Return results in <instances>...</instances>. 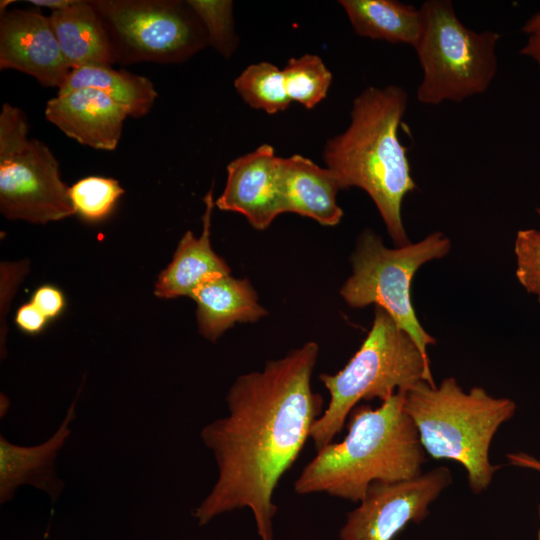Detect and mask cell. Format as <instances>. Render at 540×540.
<instances>
[{
  "label": "cell",
  "mask_w": 540,
  "mask_h": 540,
  "mask_svg": "<svg viewBox=\"0 0 540 540\" xmlns=\"http://www.w3.org/2000/svg\"><path fill=\"white\" fill-rule=\"evenodd\" d=\"M28 2L38 7H48L52 11H57L69 7L76 0H29Z\"/></svg>",
  "instance_id": "cell-30"
},
{
  "label": "cell",
  "mask_w": 540,
  "mask_h": 540,
  "mask_svg": "<svg viewBox=\"0 0 540 540\" xmlns=\"http://www.w3.org/2000/svg\"><path fill=\"white\" fill-rule=\"evenodd\" d=\"M452 483V474L439 466L409 480L373 482L359 506L347 513L340 540H394L411 522L420 523L429 506Z\"/></svg>",
  "instance_id": "cell-10"
},
{
  "label": "cell",
  "mask_w": 540,
  "mask_h": 540,
  "mask_svg": "<svg viewBox=\"0 0 540 540\" xmlns=\"http://www.w3.org/2000/svg\"><path fill=\"white\" fill-rule=\"evenodd\" d=\"M234 87L246 104L268 114L284 111L291 103L282 69L267 61L247 66L235 78Z\"/></svg>",
  "instance_id": "cell-21"
},
{
  "label": "cell",
  "mask_w": 540,
  "mask_h": 540,
  "mask_svg": "<svg viewBox=\"0 0 540 540\" xmlns=\"http://www.w3.org/2000/svg\"><path fill=\"white\" fill-rule=\"evenodd\" d=\"M516 277L523 288L540 303V230H519L516 235Z\"/></svg>",
  "instance_id": "cell-25"
},
{
  "label": "cell",
  "mask_w": 540,
  "mask_h": 540,
  "mask_svg": "<svg viewBox=\"0 0 540 540\" xmlns=\"http://www.w3.org/2000/svg\"><path fill=\"white\" fill-rule=\"evenodd\" d=\"M200 19L211 45L224 58H230L237 49L233 2L230 0H187Z\"/></svg>",
  "instance_id": "cell-24"
},
{
  "label": "cell",
  "mask_w": 540,
  "mask_h": 540,
  "mask_svg": "<svg viewBox=\"0 0 540 540\" xmlns=\"http://www.w3.org/2000/svg\"><path fill=\"white\" fill-rule=\"evenodd\" d=\"M403 394L404 409L426 454L463 466L474 494L486 490L501 467L490 462L491 442L501 425L514 416L516 403L478 386L464 391L453 377L438 386L422 380Z\"/></svg>",
  "instance_id": "cell-4"
},
{
  "label": "cell",
  "mask_w": 540,
  "mask_h": 540,
  "mask_svg": "<svg viewBox=\"0 0 540 540\" xmlns=\"http://www.w3.org/2000/svg\"><path fill=\"white\" fill-rule=\"evenodd\" d=\"M407 104L401 86L367 87L353 100L347 129L327 140L323 150L326 167L342 190L357 187L369 195L397 247L411 243L401 206L417 188L398 135Z\"/></svg>",
  "instance_id": "cell-2"
},
{
  "label": "cell",
  "mask_w": 540,
  "mask_h": 540,
  "mask_svg": "<svg viewBox=\"0 0 540 540\" xmlns=\"http://www.w3.org/2000/svg\"><path fill=\"white\" fill-rule=\"evenodd\" d=\"M81 88L104 92L133 118L148 114L157 98V91L150 79L111 66L89 65L71 70L57 95Z\"/></svg>",
  "instance_id": "cell-20"
},
{
  "label": "cell",
  "mask_w": 540,
  "mask_h": 540,
  "mask_svg": "<svg viewBox=\"0 0 540 540\" xmlns=\"http://www.w3.org/2000/svg\"><path fill=\"white\" fill-rule=\"evenodd\" d=\"M451 242L434 232L415 244L387 248L379 235L366 229L351 255L352 274L340 288V296L352 308L375 304L385 309L428 358L435 338L421 326L411 303V281L425 263L448 254Z\"/></svg>",
  "instance_id": "cell-7"
},
{
  "label": "cell",
  "mask_w": 540,
  "mask_h": 540,
  "mask_svg": "<svg viewBox=\"0 0 540 540\" xmlns=\"http://www.w3.org/2000/svg\"><path fill=\"white\" fill-rule=\"evenodd\" d=\"M116 63H181L209 45L187 1L94 0Z\"/></svg>",
  "instance_id": "cell-9"
},
{
  "label": "cell",
  "mask_w": 540,
  "mask_h": 540,
  "mask_svg": "<svg viewBox=\"0 0 540 540\" xmlns=\"http://www.w3.org/2000/svg\"><path fill=\"white\" fill-rule=\"evenodd\" d=\"M506 458L510 465L540 472V459L528 453H509Z\"/></svg>",
  "instance_id": "cell-28"
},
{
  "label": "cell",
  "mask_w": 540,
  "mask_h": 540,
  "mask_svg": "<svg viewBox=\"0 0 540 540\" xmlns=\"http://www.w3.org/2000/svg\"><path fill=\"white\" fill-rule=\"evenodd\" d=\"M280 157L262 144L227 165V179L215 206L243 215L256 230L267 229L283 213L279 176Z\"/></svg>",
  "instance_id": "cell-12"
},
{
  "label": "cell",
  "mask_w": 540,
  "mask_h": 540,
  "mask_svg": "<svg viewBox=\"0 0 540 540\" xmlns=\"http://www.w3.org/2000/svg\"><path fill=\"white\" fill-rule=\"evenodd\" d=\"M520 54L534 60L540 69V35L528 36L527 42L520 50Z\"/></svg>",
  "instance_id": "cell-29"
},
{
  "label": "cell",
  "mask_w": 540,
  "mask_h": 540,
  "mask_svg": "<svg viewBox=\"0 0 540 540\" xmlns=\"http://www.w3.org/2000/svg\"><path fill=\"white\" fill-rule=\"evenodd\" d=\"M49 21L71 70L116 63L110 39L92 1L76 0L65 9L52 11Z\"/></svg>",
  "instance_id": "cell-18"
},
{
  "label": "cell",
  "mask_w": 540,
  "mask_h": 540,
  "mask_svg": "<svg viewBox=\"0 0 540 540\" xmlns=\"http://www.w3.org/2000/svg\"><path fill=\"white\" fill-rule=\"evenodd\" d=\"M0 69L26 73L44 87L63 86L71 68L49 17L36 10L0 13Z\"/></svg>",
  "instance_id": "cell-11"
},
{
  "label": "cell",
  "mask_w": 540,
  "mask_h": 540,
  "mask_svg": "<svg viewBox=\"0 0 540 540\" xmlns=\"http://www.w3.org/2000/svg\"><path fill=\"white\" fill-rule=\"evenodd\" d=\"M419 11L421 31L413 47L423 72L418 101L438 105L484 93L497 72L501 35L467 28L448 0L425 1Z\"/></svg>",
  "instance_id": "cell-6"
},
{
  "label": "cell",
  "mask_w": 540,
  "mask_h": 540,
  "mask_svg": "<svg viewBox=\"0 0 540 540\" xmlns=\"http://www.w3.org/2000/svg\"><path fill=\"white\" fill-rule=\"evenodd\" d=\"M31 302L47 319L57 317L64 308L65 300L62 292L53 285H42L33 293Z\"/></svg>",
  "instance_id": "cell-26"
},
{
  "label": "cell",
  "mask_w": 540,
  "mask_h": 540,
  "mask_svg": "<svg viewBox=\"0 0 540 540\" xmlns=\"http://www.w3.org/2000/svg\"><path fill=\"white\" fill-rule=\"evenodd\" d=\"M45 315L30 301L20 306L15 315L17 326L25 333L41 332L47 322Z\"/></svg>",
  "instance_id": "cell-27"
},
{
  "label": "cell",
  "mask_w": 540,
  "mask_h": 540,
  "mask_svg": "<svg viewBox=\"0 0 540 540\" xmlns=\"http://www.w3.org/2000/svg\"><path fill=\"white\" fill-rule=\"evenodd\" d=\"M76 398L69 406L65 419L47 441L32 447L17 446L0 437V502L11 500L20 485L29 484L50 496L55 502L65 487L56 475L55 459L70 435L74 420Z\"/></svg>",
  "instance_id": "cell-14"
},
{
  "label": "cell",
  "mask_w": 540,
  "mask_h": 540,
  "mask_svg": "<svg viewBox=\"0 0 540 540\" xmlns=\"http://www.w3.org/2000/svg\"><path fill=\"white\" fill-rule=\"evenodd\" d=\"M286 92L291 100L313 109L326 98L332 73L315 54H304L288 60L282 69Z\"/></svg>",
  "instance_id": "cell-22"
},
{
  "label": "cell",
  "mask_w": 540,
  "mask_h": 540,
  "mask_svg": "<svg viewBox=\"0 0 540 540\" xmlns=\"http://www.w3.org/2000/svg\"><path fill=\"white\" fill-rule=\"evenodd\" d=\"M351 26L361 37L412 47L421 31L419 9L394 0H341Z\"/></svg>",
  "instance_id": "cell-19"
},
{
  "label": "cell",
  "mask_w": 540,
  "mask_h": 540,
  "mask_svg": "<svg viewBox=\"0 0 540 540\" xmlns=\"http://www.w3.org/2000/svg\"><path fill=\"white\" fill-rule=\"evenodd\" d=\"M279 176L283 213L309 217L323 226H335L341 221L343 210L336 196L342 187L327 167L294 154L280 157Z\"/></svg>",
  "instance_id": "cell-15"
},
{
  "label": "cell",
  "mask_w": 540,
  "mask_h": 540,
  "mask_svg": "<svg viewBox=\"0 0 540 540\" xmlns=\"http://www.w3.org/2000/svg\"><path fill=\"white\" fill-rule=\"evenodd\" d=\"M319 379L330 399L310 438L318 451L333 442L351 411L362 401L384 402L424 380L435 386L429 358L383 308L376 306L372 327L358 351L337 373Z\"/></svg>",
  "instance_id": "cell-5"
},
{
  "label": "cell",
  "mask_w": 540,
  "mask_h": 540,
  "mask_svg": "<svg viewBox=\"0 0 540 540\" xmlns=\"http://www.w3.org/2000/svg\"><path fill=\"white\" fill-rule=\"evenodd\" d=\"M521 31L528 36L540 35V11L535 13L525 22Z\"/></svg>",
  "instance_id": "cell-31"
},
{
  "label": "cell",
  "mask_w": 540,
  "mask_h": 540,
  "mask_svg": "<svg viewBox=\"0 0 540 540\" xmlns=\"http://www.w3.org/2000/svg\"><path fill=\"white\" fill-rule=\"evenodd\" d=\"M124 192L117 180L99 176L85 177L69 187L75 212L90 222L107 217Z\"/></svg>",
  "instance_id": "cell-23"
},
{
  "label": "cell",
  "mask_w": 540,
  "mask_h": 540,
  "mask_svg": "<svg viewBox=\"0 0 540 540\" xmlns=\"http://www.w3.org/2000/svg\"><path fill=\"white\" fill-rule=\"evenodd\" d=\"M25 113L4 103L0 113V212L35 224L76 214L50 148L28 138Z\"/></svg>",
  "instance_id": "cell-8"
},
{
  "label": "cell",
  "mask_w": 540,
  "mask_h": 540,
  "mask_svg": "<svg viewBox=\"0 0 540 540\" xmlns=\"http://www.w3.org/2000/svg\"><path fill=\"white\" fill-rule=\"evenodd\" d=\"M538 515H539V518H540V505H539V507H538ZM537 540H540V528H539V530H538Z\"/></svg>",
  "instance_id": "cell-32"
},
{
  "label": "cell",
  "mask_w": 540,
  "mask_h": 540,
  "mask_svg": "<svg viewBox=\"0 0 540 540\" xmlns=\"http://www.w3.org/2000/svg\"><path fill=\"white\" fill-rule=\"evenodd\" d=\"M190 298L196 303L199 333L211 342L236 323H253L268 315L251 282L230 274L204 281Z\"/></svg>",
  "instance_id": "cell-17"
},
{
  "label": "cell",
  "mask_w": 540,
  "mask_h": 540,
  "mask_svg": "<svg viewBox=\"0 0 540 540\" xmlns=\"http://www.w3.org/2000/svg\"><path fill=\"white\" fill-rule=\"evenodd\" d=\"M127 111L104 92L81 88L46 103V119L82 145L112 151L118 146Z\"/></svg>",
  "instance_id": "cell-13"
},
{
  "label": "cell",
  "mask_w": 540,
  "mask_h": 540,
  "mask_svg": "<svg viewBox=\"0 0 540 540\" xmlns=\"http://www.w3.org/2000/svg\"><path fill=\"white\" fill-rule=\"evenodd\" d=\"M347 434L317 451L294 482L300 495L325 493L360 502L375 481L397 482L419 476L426 460L417 429L396 392L377 408L356 406Z\"/></svg>",
  "instance_id": "cell-3"
},
{
  "label": "cell",
  "mask_w": 540,
  "mask_h": 540,
  "mask_svg": "<svg viewBox=\"0 0 540 540\" xmlns=\"http://www.w3.org/2000/svg\"><path fill=\"white\" fill-rule=\"evenodd\" d=\"M319 345L308 341L261 371L240 375L226 396L228 414L207 424L201 439L216 460L218 477L194 510L199 525L248 508L260 540H273V495L323 413L312 388Z\"/></svg>",
  "instance_id": "cell-1"
},
{
  "label": "cell",
  "mask_w": 540,
  "mask_h": 540,
  "mask_svg": "<svg viewBox=\"0 0 540 540\" xmlns=\"http://www.w3.org/2000/svg\"><path fill=\"white\" fill-rule=\"evenodd\" d=\"M213 193L212 184L203 198L205 211L202 216L201 235L196 237L192 231H186L171 262L159 274L154 290L158 298L191 297L193 291L204 281L230 274L229 265L213 250L210 242L211 217L215 206Z\"/></svg>",
  "instance_id": "cell-16"
}]
</instances>
